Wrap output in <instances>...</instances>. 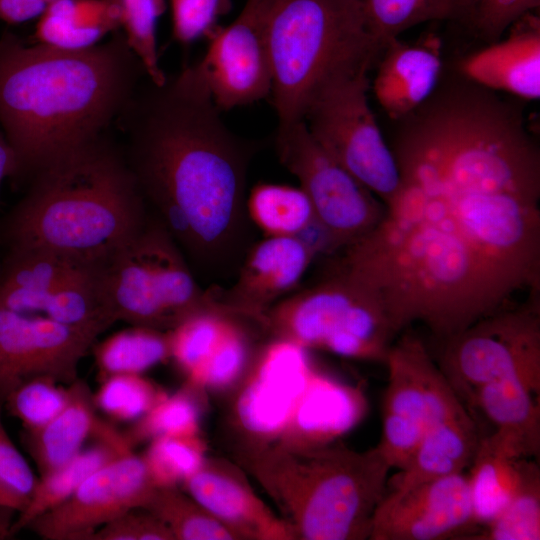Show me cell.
I'll use <instances>...</instances> for the list:
<instances>
[{
  "mask_svg": "<svg viewBox=\"0 0 540 540\" xmlns=\"http://www.w3.org/2000/svg\"><path fill=\"white\" fill-rule=\"evenodd\" d=\"M397 120L399 186L336 265L374 289L400 334L442 341L540 291V150L522 115L467 80Z\"/></svg>",
  "mask_w": 540,
  "mask_h": 540,
  "instance_id": "1",
  "label": "cell"
},
{
  "mask_svg": "<svg viewBox=\"0 0 540 540\" xmlns=\"http://www.w3.org/2000/svg\"><path fill=\"white\" fill-rule=\"evenodd\" d=\"M194 65L146 78L118 118L147 206L196 266L232 270L246 254L247 172L258 145L231 132Z\"/></svg>",
  "mask_w": 540,
  "mask_h": 540,
  "instance_id": "2",
  "label": "cell"
},
{
  "mask_svg": "<svg viewBox=\"0 0 540 540\" xmlns=\"http://www.w3.org/2000/svg\"><path fill=\"white\" fill-rule=\"evenodd\" d=\"M146 78L119 30L79 51L0 36V128L25 181L64 153L104 134Z\"/></svg>",
  "mask_w": 540,
  "mask_h": 540,
  "instance_id": "3",
  "label": "cell"
},
{
  "mask_svg": "<svg viewBox=\"0 0 540 540\" xmlns=\"http://www.w3.org/2000/svg\"><path fill=\"white\" fill-rule=\"evenodd\" d=\"M2 223L8 248H42L105 266L144 227L147 204L106 133L35 173Z\"/></svg>",
  "mask_w": 540,
  "mask_h": 540,
  "instance_id": "4",
  "label": "cell"
},
{
  "mask_svg": "<svg viewBox=\"0 0 540 540\" xmlns=\"http://www.w3.org/2000/svg\"><path fill=\"white\" fill-rule=\"evenodd\" d=\"M237 460L269 495L300 540L369 539L391 469L377 446L341 443L238 450Z\"/></svg>",
  "mask_w": 540,
  "mask_h": 540,
  "instance_id": "5",
  "label": "cell"
},
{
  "mask_svg": "<svg viewBox=\"0 0 540 540\" xmlns=\"http://www.w3.org/2000/svg\"><path fill=\"white\" fill-rule=\"evenodd\" d=\"M267 39L279 128L304 121L311 97L331 75L375 63L382 52L358 0H271Z\"/></svg>",
  "mask_w": 540,
  "mask_h": 540,
  "instance_id": "6",
  "label": "cell"
},
{
  "mask_svg": "<svg viewBox=\"0 0 540 540\" xmlns=\"http://www.w3.org/2000/svg\"><path fill=\"white\" fill-rule=\"evenodd\" d=\"M261 326L307 350L379 363L399 335L381 296L337 265L273 305Z\"/></svg>",
  "mask_w": 540,
  "mask_h": 540,
  "instance_id": "7",
  "label": "cell"
},
{
  "mask_svg": "<svg viewBox=\"0 0 540 540\" xmlns=\"http://www.w3.org/2000/svg\"><path fill=\"white\" fill-rule=\"evenodd\" d=\"M103 284L116 322L170 331L198 312L231 314L217 290L198 285L156 215H149L142 230L105 265Z\"/></svg>",
  "mask_w": 540,
  "mask_h": 540,
  "instance_id": "8",
  "label": "cell"
},
{
  "mask_svg": "<svg viewBox=\"0 0 540 540\" xmlns=\"http://www.w3.org/2000/svg\"><path fill=\"white\" fill-rule=\"evenodd\" d=\"M373 65L356 64L326 79L311 97L304 121L321 148L385 205L398 189L399 172L368 102Z\"/></svg>",
  "mask_w": 540,
  "mask_h": 540,
  "instance_id": "9",
  "label": "cell"
},
{
  "mask_svg": "<svg viewBox=\"0 0 540 540\" xmlns=\"http://www.w3.org/2000/svg\"><path fill=\"white\" fill-rule=\"evenodd\" d=\"M443 342L437 363L463 403L478 387L498 380H516L540 393V291Z\"/></svg>",
  "mask_w": 540,
  "mask_h": 540,
  "instance_id": "10",
  "label": "cell"
},
{
  "mask_svg": "<svg viewBox=\"0 0 540 540\" xmlns=\"http://www.w3.org/2000/svg\"><path fill=\"white\" fill-rule=\"evenodd\" d=\"M384 364L388 383L376 446L391 469L402 470L430 428L470 413L416 334H399Z\"/></svg>",
  "mask_w": 540,
  "mask_h": 540,
  "instance_id": "11",
  "label": "cell"
},
{
  "mask_svg": "<svg viewBox=\"0 0 540 540\" xmlns=\"http://www.w3.org/2000/svg\"><path fill=\"white\" fill-rule=\"evenodd\" d=\"M274 145L279 162L308 196L329 248L344 249L379 222L384 204L321 148L305 121L277 127Z\"/></svg>",
  "mask_w": 540,
  "mask_h": 540,
  "instance_id": "12",
  "label": "cell"
},
{
  "mask_svg": "<svg viewBox=\"0 0 540 540\" xmlns=\"http://www.w3.org/2000/svg\"><path fill=\"white\" fill-rule=\"evenodd\" d=\"M307 349L273 338L254 356L240 379L232 409L233 424L242 437L238 450L277 441L313 372Z\"/></svg>",
  "mask_w": 540,
  "mask_h": 540,
  "instance_id": "13",
  "label": "cell"
},
{
  "mask_svg": "<svg viewBox=\"0 0 540 540\" xmlns=\"http://www.w3.org/2000/svg\"><path fill=\"white\" fill-rule=\"evenodd\" d=\"M270 2L246 0L232 23L215 28L208 36L206 52L195 64L221 112L271 94L272 66L267 39Z\"/></svg>",
  "mask_w": 540,
  "mask_h": 540,
  "instance_id": "14",
  "label": "cell"
},
{
  "mask_svg": "<svg viewBox=\"0 0 540 540\" xmlns=\"http://www.w3.org/2000/svg\"><path fill=\"white\" fill-rule=\"evenodd\" d=\"M155 487L143 456L127 448L27 528L45 540H87L106 523L143 508Z\"/></svg>",
  "mask_w": 540,
  "mask_h": 540,
  "instance_id": "15",
  "label": "cell"
},
{
  "mask_svg": "<svg viewBox=\"0 0 540 540\" xmlns=\"http://www.w3.org/2000/svg\"><path fill=\"white\" fill-rule=\"evenodd\" d=\"M97 336L42 316L0 307V408L24 382L51 378L62 385L78 379V366Z\"/></svg>",
  "mask_w": 540,
  "mask_h": 540,
  "instance_id": "16",
  "label": "cell"
},
{
  "mask_svg": "<svg viewBox=\"0 0 540 540\" xmlns=\"http://www.w3.org/2000/svg\"><path fill=\"white\" fill-rule=\"evenodd\" d=\"M472 528L468 477L462 472L386 493L374 512L369 539L442 540L469 536Z\"/></svg>",
  "mask_w": 540,
  "mask_h": 540,
  "instance_id": "17",
  "label": "cell"
},
{
  "mask_svg": "<svg viewBox=\"0 0 540 540\" xmlns=\"http://www.w3.org/2000/svg\"><path fill=\"white\" fill-rule=\"evenodd\" d=\"M315 253L299 236H267L249 247L235 283L219 293L220 302L261 325L267 311L300 283Z\"/></svg>",
  "mask_w": 540,
  "mask_h": 540,
  "instance_id": "18",
  "label": "cell"
},
{
  "mask_svg": "<svg viewBox=\"0 0 540 540\" xmlns=\"http://www.w3.org/2000/svg\"><path fill=\"white\" fill-rule=\"evenodd\" d=\"M183 486L236 539L293 540L292 527L276 515L234 465L206 457Z\"/></svg>",
  "mask_w": 540,
  "mask_h": 540,
  "instance_id": "19",
  "label": "cell"
},
{
  "mask_svg": "<svg viewBox=\"0 0 540 540\" xmlns=\"http://www.w3.org/2000/svg\"><path fill=\"white\" fill-rule=\"evenodd\" d=\"M367 407L359 387L314 368L286 427L274 443L301 449L332 444L360 423Z\"/></svg>",
  "mask_w": 540,
  "mask_h": 540,
  "instance_id": "20",
  "label": "cell"
},
{
  "mask_svg": "<svg viewBox=\"0 0 540 540\" xmlns=\"http://www.w3.org/2000/svg\"><path fill=\"white\" fill-rule=\"evenodd\" d=\"M441 46L430 34L414 43L395 38L383 48L372 87L391 119L410 114L434 93L442 71Z\"/></svg>",
  "mask_w": 540,
  "mask_h": 540,
  "instance_id": "21",
  "label": "cell"
},
{
  "mask_svg": "<svg viewBox=\"0 0 540 540\" xmlns=\"http://www.w3.org/2000/svg\"><path fill=\"white\" fill-rule=\"evenodd\" d=\"M528 15V14H527ZM525 21L502 40L492 42L460 63L465 79L488 90L507 92L525 100L540 98V22Z\"/></svg>",
  "mask_w": 540,
  "mask_h": 540,
  "instance_id": "22",
  "label": "cell"
},
{
  "mask_svg": "<svg viewBox=\"0 0 540 540\" xmlns=\"http://www.w3.org/2000/svg\"><path fill=\"white\" fill-rule=\"evenodd\" d=\"M539 394L516 380H498L478 387L468 404L480 409L496 430L489 438L518 459L539 456Z\"/></svg>",
  "mask_w": 540,
  "mask_h": 540,
  "instance_id": "23",
  "label": "cell"
},
{
  "mask_svg": "<svg viewBox=\"0 0 540 540\" xmlns=\"http://www.w3.org/2000/svg\"><path fill=\"white\" fill-rule=\"evenodd\" d=\"M70 398L65 407L41 428L23 432V441L37 465L39 477L76 456L101 419L88 384L77 379L68 385Z\"/></svg>",
  "mask_w": 540,
  "mask_h": 540,
  "instance_id": "24",
  "label": "cell"
},
{
  "mask_svg": "<svg viewBox=\"0 0 540 540\" xmlns=\"http://www.w3.org/2000/svg\"><path fill=\"white\" fill-rule=\"evenodd\" d=\"M94 437L97 439L95 444L82 449L71 460L37 479L25 508L9 527V535L27 528L34 519L66 501L94 471L123 450L131 448L123 434L103 420Z\"/></svg>",
  "mask_w": 540,
  "mask_h": 540,
  "instance_id": "25",
  "label": "cell"
},
{
  "mask_svg": "<svg viewBox=\"0 0 540 540\" xmlns=\"http://www.w3.org/2000/svg\"><path fill=\"white\" fill-rule=\"evenodd\" d=\"M480 437L471 415L430 428L421 439L407 466L400 470L392 492L462 473L470 466Z\"/></svg>",
  "mask_w": 540,
  "mask_h": 540,
  "instance_id": "26",
  "label": "cell"
},
{
  "mask_svg": "<svg viewBox=\"0 0 540 540\" xmlns=\"http://www.w3.org/2000/svg\"><path fill=\"white\" fill-rule=\"evenodd\" d=\"M37 19L35 41L62 50L91 48L119 30L108 0H54Z\"/></svg>",
  "mask_w": 540,
  "mask_h": 540,
  "instance_id": "27",
  "label": "cell"
},
{
  "mask_svg": "<svg viewBox=\"0 0 540 540\" xmlns=\"http://www.w3.org/2000/svg\"><path fill=\"white\" fill-rule=\"evenodd\" d=\"M528 461L511 456L489 437L480 439L467 475L475 527L489 523L511 501Z\"/></svg>",
  "mask_w": 540,
  "mask_h": 540,
  "instance_id": "28",
  "label": "cell"
},
{
  "mask_svg": "<svg viewBox=\"0 0 540 540\" xmlns=\"http://www.w3.org/2000/svg\"><path fill=\"white\" fill-rule=\"evenodd\" d=\"M368 29L383 50L415 25L469 19L475 0H358Z\"/></svg>",
  "mask_w": 540,
  "mask_h": 540,
  "instance_id": "29",
  "label": "cell"
},
{
  "mask_svg": "<svg viewBox=\"0 0 540 540\" xmlns=\"http://www.w3.org/2000/svg\"><path fill=\"white\" fill-rule=\"evenodd\" d=\"M92 348L101 379L142 374L171 357L169 331L135 325L113 333Z\"/></svg>",
  "mask_w": 540,
  "mask_h": 540,
  "instance_id": "30",
  "label": "cell"
},
{
  "mask_svg": "<svg viewBox=\"0 0 540 540\" xmlns=\"http://www.w3.org/2000/svg\"><path fill=\"white\" fill-rule=\"evenodd\" d=\"M246 209L266 236H301L315 224L312 204L301 187L258 183L247 195Z\"/></svg>",
  "mask_w": 540,
  "mask_h": 540,
  "instance_id": "31",
  "label": "cell"
},
{
  "mask_svg": "<svg viewBox=\"0 0 540 540\" xmlns=\"http://www.w3.org/2000/svg\"><path fill=\"white\" fill-rule=\"evenodd\" d=\"M187 382L172 395L166 394L144 416L122 433L127 444L134 446L160 436L200 435L202 416L201 392Z\"/></svg>",
  "mask_w": 540,
  "mask_h": 540,
  "instance_id": "32",
  "label": "cell"
},
{
  "mask_svg": "<svg viewBox=\"0 0 540 540\" xmlns=\"http://www.w3.org/2000/svg\"><path fill=\"white\" fill-rule=\"evenodd\" d=\"M143 509L165 523L174 540H237L231 531L179 487H155Z\"/></svg>",
  "mask_w": 540,
  "mask_h": 540,
  "instance_id": "33",
  "label": "cell"
},
{
  "mask_svg": "<svg viewBox=\"0 0 540 540\" xmlns=\"http://www.w3.org/2000/svg\"><path fill=\"white\" fill-rule=\"evenodd\" d=\"M115 7L119 29L132 52L141 62L146 77L154 84L165 82L157 48V25L165 12V0H108Z\"/></svg>",
  "mask_w": 540,
  "mask_h": 540,
  "instance_id": "34",
  "label": "cell"
},
{
  "mask_svg": "<svg viewBox=\"0 0 540 540\" xmlns=\"http://www.w3.org/2000/svg\"><path fill=\"white\" fill-rule=\"evenodd\" d=\"M470 539H540V470L535 462L528 461L522 484L506 507Z\"/></svg>",
  "mask_w": 540,
  "mask_h": 540,
  "instance_id": "35",
  "label": "cell"
},
{
  "mask_svg": "<svg viewBox=\"0 0 540 540\" xmlns=\"http://www.w3.org/2000/svg\"><path fill=\"white\" fill-rule=\"evenodd\" d=\"M236 317L219 311L195 313L169 331L170 359L189 379L219 344Z\"/></svg>",
  "mask_w": 540,
  "mask_h": 540,
  "instance_id": "36",
  "label": "cell"
},
{
  "mask_svg": "<svg viewBox=\"0 0 540 540\" xmlns=\"http://www.w3.org/2000/svg\"><path fill=\"white\" fill-rule=\"evenodd\" d=\"M206 452L200 435L160 436L142 456L156 487H179L202 466Z\"/></svg>",
  "mask_w": 540,
  "mask_h": 540,
  "instance_id": "37",
  "label": "cell"
},
{
  "mask_svg": "<svg viewBox=\"0 0 540 540\" xmlns=\"http://www.w3.org/2000/svg\"><path fill=\"white\" fill-rule=\"evenodd\" d=\"M166 394L141 374H115L102 379L94 402L115 420L135 422Z\"/></svg>",
  "mask_w": 540,
  "mask_h": 540,
  "instance_id": "38",
  "label": "cell"
},
{
  "mask_svg": "<svg viewBox=\"0 0 540 540\" xmlns=\"http://www.w3.org/2000/svg\"><path fill=\"white\" fill-rule=\"evenodd\" d=\"M235 318L223 338L187 382L205 390H225L236 384L250 363V344Z\"/></svg>",
  "mask_w": 540,
  "mask_h": 540,
  "instance_id": "39",
  "label": "cell"
},
{
  "mask_svg": "<svg viewBox=\"0 0 540 540\" xmlns=\"http://www.w3.org/2000/svg\"><path fill=\"white\" fill-rule=\"evenodd\" d=\"M69 398V386L51 378L36 377L18 386L8 396L4 408L21 421L25 431H31L54 418Z\"/></svg>",
  "mask_w": 540,
  "mask_h": 540,
  "instance_id": "40",
  "label": "cell"
},
{
  "mask_svg": "<svg viewBox=\"0 0 540 540\" xmlns=\"http://www.w3.org/2000/svg\"><path fill=\"white\" fill-rule=\"evenodd\" d=\"M539 5L540 0H475L468 20L482 38L495 42Z\"/></svg>",
  "mask_w": 540,
  "mask_h": 540,
  "instance_id": "41",
  "label": "cell"
},
{
  "mask_svg": "<svg viewBox=\"0 0 540 540\" xmlns=\"http://www.w3.org/2000/svg\"><path fill=\"white\" fill-rule=\"evenodd\" d=\"M173 38L190 44L209 36L222 10V0H169Z\"/></svg>",
  "mask_w": 540,
  "mask_h": 540,
  "instance_id": "42",
  "label": "cell"
},
{
  "mask_svg": "<svg viewBox=\"0 0 540 540\" xmlns=\"http://www.w3.org/2000/svg\"><path fill=\"white\" fill-rule=\"evenodd\" d=\"M87 540H174V537L154 514L136 508L101 526Z\"/></svg>",
  "mask_w": 540,
  "mask_h": 540,
  "instance_id": "43",
  "label": "cell"
},
{
  "mask_svg": "<svg viewBox=\"0 0 540 540\" xmlns=\"http://www.w3.org/2000/svg\"><path fill=\"white\" fill-rule=\"evenodd\" d=\"M1 412L0 408V484L28 500L38 478L9 437Z\"/></svg>",
  "mask_w": 540,
  "mask_h": 540,
  "instance_id": "44",
  "label": "cell"
},
{
  "mask_svg": "<svg viewBox=\"0 0 540 540\" xmlns=\"http://www.w3.org/2000/svg\"><path fill=\"white\" fill-rule=\"evenodd\" d=\"M54 0H0V20L19 24L38 18Z\"/></svg>",
  "mask_w": 540,
  "mask_h": 540,
  "instance_id": "45",
  "label": "cell"
},
{
  "mask_svg": "<svg viewBox=\"0 0 540 540\" xmlns=\"http://www.w3.org/2000/svg\"><path fill=\"white\" fill-rule=\"evenodd\" d=\"M18 172L16 154L0 128V191L5 179H15Z\"/></svg>",
  "mask_w": 540,
  "mask_h": 540,
  "instance_id": "46",
  "label": "cell"
},
{
  "mask_svg": "<svg viewBox=\"0 0 540 540\" xmlns=\"http://www.w3.org/2000/svg\"><path fill=\"white\" fill-rule=\"evenodd\" d=\"M27 499L0 484V508L15 510L19 513L25 508Z\"/></svg>",
  "mask_w": 540,
  "mask_h": 540,
  "instance_id": "47",
  "label": "cell"
},
{
  "mask_svg": "<svg viewBox=\"0 0 540 540\" xmlns=\"http://www.w3.org/2000/svg\"><path fill=\"white\" fill-rule=\"evenodd\" d=\"M9 534V527L0 522V535Z\"/></svg>",
  "mask_w": 540,
  "mask_h": 540,
  "instance_id": "48",
  "label": "cell"
}]
</instances>
